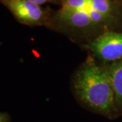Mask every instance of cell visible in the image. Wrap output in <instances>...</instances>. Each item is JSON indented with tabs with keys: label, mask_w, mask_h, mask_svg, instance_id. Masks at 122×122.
<instances>
[{
	"label": "cell",
	"mask_w": 122,
	"mask_h": 122,
	"mask_svg": "<svg viewBox=\"0 0 122 122\" xmlns=\"http://www.w3.org/2000/svg\"><path fill=\"white\" fill-rule=\"evenodd\" d=\"M122 12L113 0H61L57 20L81 30L99 29L119 22Z\"/></svg>",
	"instance_id": "6da1fadb"
},
{
	"label": "cell",
	"mask_w": 122,
	"mask_h": 122,
	"mask_svg": "<svg viewBox=\"0 0 122 122\" xmlns=\"http://www.w3.org/2000/svg\"><path fill=\"white\" fill-rule=\"evenodd\" d=\"M77 95L93 111L111 117L117 111L113 86L106 69L92 61L85 62L75 77Z\"/></svg>",
	"instance_id": "7a4b0ae2"
},
{
	"label": "cell",
	"mask_w": 122,
	"mask_h": 122,
	"mask_svg": "<svg viewBox=\"0 0 122 122\" xmlns=\"http://www.w3.org/2000/svg\"><path fill=\"white\" fill-rule=\"evenodd\" d=\"M88 48L101 61H119L122 58V33L105 32L90 42Z\"/></svg>",
	"instance_id": "3957f363"
},
{
	"label": "cell",
	"mask_w": 122,
	"mask_h": 122,
	"mask_svg": "<svg viewBox=\"0 0 122 122\" xmlns=\"http://www.w3.org/2000/svg\"><path fill=\"white\" fill-rule=\"evenodd\" d=\"M0 2L23 25L35 26L44 23V10L30 0H0Z\"/></svg>",
	"instance_id": "277c9868"
},
{
	"label": "cell",
	"mask_w": 122,
	"mask_h": 122,
	"mask_svg": "<svg viewBox=\"0 0 122 122\" xmlns=\"http://www.w3.org/2000/svg\"><path fill=\"white\" fill-rule=\"evenodd\" d=\"M107 71L113 86L117 110L122 109V58L112 62Z\"/></svg>",
	"instance_id": "5b68a950"
},
{
	"label": "cell",
	"mask_w": 122,
	"mask_h": 122,
	"mask_svg": "<svg viewBox=\"0 0 122 122\" xmlns=\"http://www.w3.org/2000/svg\"><path fill=\"white\" fill-rule=\"evenodd\" d=\"M0 122H10V117L7 113L0 112Z\"/></svg>",
	"instance_id": "8992f818"
},
{
	"label": "cell",
	"mask_w": 122,
	"mask_h": 122,
	"mask_svg": "<svg viewBox=\"0 0 122 122\" xmlns=\"http://www.w3.org/2000/svg\"><path fill=\"white\" fill-rule=\"evenodd\" d=\"M30 1L34 2L36 4L41 5L44 4H46V3H49V2L53 1L54 0H30Z\"/></svg>",
	"instance_id": "52a82bcc"
}]
</instances>
